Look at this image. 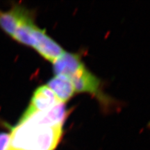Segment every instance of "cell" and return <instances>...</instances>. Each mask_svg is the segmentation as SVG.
<instances>
[{
  "instance_id": "1",
  "label": "cell",
  "mask_w": 150,
  "mask_h": 150,
  "mask_svg": "<svg viewBox=\"0 0 150 150\" xmlns=\"http://www.w3.org/2000/svg\"><path fill=\"white\" fill-rule=\"evenodd\" d=\"M62 136V127L39 125L29 120H20L11 133L13 150H54Z\"/></svg>"
},
{
  "instance_id": "2",
  "label": "cell",
  "mask_w": 150,
  "mask_h": 150,
  "mask_svg": "<svg viewBox=\"0 0 150 150\" xmlns=\"http://www.w3.org/2000/svg\"><path fill=\"white\" fill-rule=\"evenodd\" d=\"M33 38L35 40L33 47L49 61H55L65 52L58 43L47 35L45 31L37 27L33 31Z\"/></svg>"
},
{
  "instance_id": "3",
  "label": "cell",
  "mask_w": 150,
  "mask_h": 150,
  "mask_svg": "<svg viewBox=\"0 0 150 150\" xmlns=\"http://www.w3.org/2000/svg\"><path fill=\"white\" fill-rule=\"evenodd\" d=\"M60 102L53 92L47 86H42L35 90L31 104L23 115H29L35 112H45L50 110Z\"/></svg>"
},
{
  "instance_id": "4",
  "label": "cell",
  "mask_w": 150,
  "mask_h": 150,
  "mask_svg": "<svg viewBox=\"0 0 150 150\" xmlns=\"http://www.w3.org/2000/svg\"><path fill=\"white\" fill-rule=\"evenodd\" d=\"M54 63V72L56 76L63 75L71 79L85 68L77 54L64 52Z\"/></svg>"
},
{
  "instance_id": "5",
  "label": "cell",
  "mask_w": 150,
  "mask_h": 150,
  "mask_svg": "<svg viewBox=\"0 0 150 150\" xmlns=\"http://www.w3.org/2000/svg\"><path fill=\"white\" fill-rule=\"evenodd\" d=\"M31 13L20 6H15L6 12L0 11V27L13 37L20 22Z\"/></svg>"
},
{
  "instance_id": "6",
  "label": "cell",
  "mask_w": 150,
  "mask_h": 150,
  "mask_svg": "<svg viewBox=\"0 0 150 150\" xmlns=\"http://www.w3.org/2000/svg\"><path fill=\"white\" fill-rule=\"evenodd\" d=\"M70 80L74 85L75 93H99L100 81L86 68L73 76Z\"/></svg>"
},
{
  "instance_id": "7",
  "label": "cell",
  "mask_w": 150,
  "mask_h": 150,
  "mask_svg": "<svg viewBox=\"0 0 150 150\" xmlns=\"http://www.w3.org/2000/svg\"><path fill=\"white\" fill-rule=\"evenodd\" d=\"M47 87L61 103L68 101L75 93L72 81L63 75H57L52 78L48 82Z\"/></svg>"
},
{
  "instance_id": "8",
  "label": "cell",
  "mask_w": 150,
  "mask_h": 150,
  "mask_svg": "<svg viewBox=\"0 0 150 150\" xmlns=\"http://www.w3.org/2000/svg\"><path fill=\"white\" fill-rule=\"evenodd\" d=\"M35 27L36 26L33 22V16L30 14L20 22L13 38L22 44L33 47L35 45L33 31Z\"/></svg>"
},
{
  "instance_id": "9",
  "label": "cell",
  "mask_w": 150,
  "mask_h": 150,
  "mask_svg": "<svg viewBox=\"0 0 150 150\" xmlns=\"http://www.w3.org/2000/svg\"><path fill=\"white\" fill-rule=\"evenodd\" d=\"M11 134L0 133V150H8L10 148Z\"/></svg>"
},
{
  "instance_id": "10",
  "label": "cell",
  "mask_w": 150,
  "mask_h": 150,
  "mask_svg": "<svg viewBox=\"0 0 150 150\" xmlns=\"http://www.w3.org/2000/svg\"><path fill=\"white\" fill-rule=\"evenodd\" d=\"M8 150H13V149H11V148H9V149H8Z\"/></svg>"
}]
</instances>
